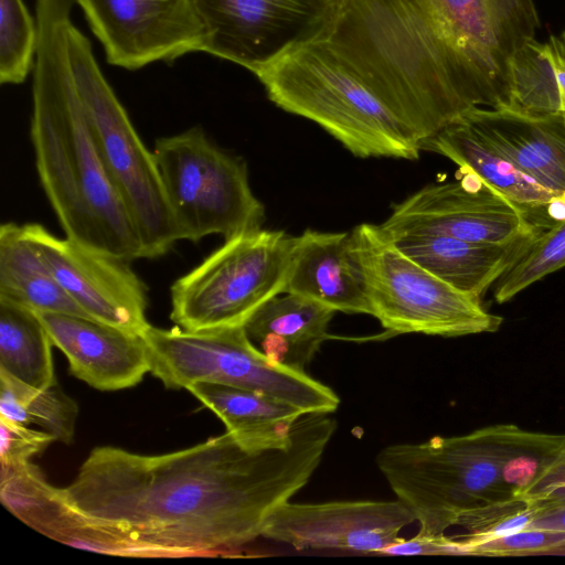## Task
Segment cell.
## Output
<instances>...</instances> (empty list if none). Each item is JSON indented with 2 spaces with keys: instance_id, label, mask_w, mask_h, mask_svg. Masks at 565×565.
Segmentation results:
<instances>
[{
  "instance_id": "15",
  "label": "cell",
  "mask_w": 565,
  "mask_h": 565,
  "mask_svg": "<svg viewBox=\"0 0 565 565\" xmlns=\"http://www.w3.org/2000/svg\"><path fill=\"white\" fill-rule=\"evenodd\" d=\"M416 522L399 500L287 501L269 516L262 537L297 551L339 550L380 554Z\"/></svg>"
},
{
  "instance_id": "16",
  "label": "cell",
  "mask_w": 565,
  "mask_h": 565,
  "mask_svg": "<svg viewBox=\"0 0 565 565\" xmlns=\"http://www.w3.org/2000/svg\"><path fill=\"white\" fill-rule=\"evenodd\" d=\"M0 499L3 507L26 525L73 547L117 556L163 557L160 551L77 512L63 489L50 484L31 461L1 467Z\"/></svg>"
},
{
  "instance_id": "24",
  "label": "cell",
  "mask_w": 565,
  "mask_h": 565,
  "mask_svg": "<svg viewBox=\"0 0 565 565\" xmlns=\"http://www.w3.org/2000/svg\"><path fill=\"white\" fill-rule=\"evenodd\" d=\"M0 298L36 313L87 317L26 238L23 226L13 222L0 226Z\"/></svg>"
},
{
  "instance_id": "32",
  "label": "cell",
  "mask_w": 565,
  "mask_h": 565,
  "mask_svg": "<svg viewBox=\"0 0 565 565\" xmlns=\"http://www.w3.org/2000/svg\"><path fill=\"white\" fill-rule=\"evenodd\" d=\"M385 555H461L459 540L443 535L416 534L411 539H399L384 548Z\"/></svg>"
},
{
  "instance_id": "14",
  "label": "cell",
  "mask_w": 565,
  "mask_h": 565,
  "mask_svg": "<svg viewBox=\"0 0 565 565\" xmlns=\"http://www.w3.org/2000/svg\"><path fill=\"white\" fill-rule=\"evenodd\" d=\"M22 226L62 288L87 317L138 334L148 328V288L130 262L66 236L57 237L39 223Z\"/></svg>"
},
{
  "instance_id": "21",
  "label": "cell",
  "mask_w": 565,
  "mask_h": 565,
  "mask_svg": "<svg viewBox=\"0 0 565 565\" xmlns=\"http://www.w3.org/2000/svg\"><path fill=\"white\" fill-rule=\"evenodd\" d=\"M423 150L448 158L466 174L477 178L543 225L546 224V216H553L554 207H565V199L520 171L461 116L427 140Z\"/></svg>"
},
{
  "instance_id": "4",
  "label": "cell",
  "mask_w": 565,
  "mask_h": 565,
  "mask_svg": "<svg viewBox=\"0 0 565 565\" xmlns=\"http://www.w3.org/2000/svg\"><path fill=\"white\" fill-rule=\"evenodd\" d=\"M253 74L277 107L316 122L353 156L419 158L412 132L321 35L291 45Z\"/></svg>"
},
{
  "instance_id": "8",
  "label": "cell",
  "mask_w": 565,
  "mask_h": 565,
  "mask_svg": "<svg viewBox=\"0 0 565 565\" xmlns=\"http://www.w3.org/2000/svg\"><path fill=\"white\" fill-rule=\"evenodd\" d=\"M153 154L180 241L228 239L262 228L265 206L253 193L245 161L201 127L158 138Z\"/></svg>"
},
{
  "instance_id": "11",
  "label": "cell",
  "mask_w": 565,
  "mask_h": 565,
  "mask_svg": "<svg viewBox=\"0 0 565 565\" xmlns=\"http://www.w3.org/2000/svg\"><path fill=\"white\" fill-rule=\"evenodd\" d=\"M338 0H192L206 31L204 53L254 72L320 34Z\"/></svg>"
},
{
  "instance_id": "30",
  "label": "cell",
  "mask_w": 565,
  "mask_h": 565,
  "mask_svg": "<svg viewBox=\"0 0 565 565\" xmlns=\"http://www.w3.org/2000/svg\"><path fill=\"white\" fill-rule=\"evenodd\" d=\"M55 438L40 429L0 417V460L1 467H13L30 462L43 452Z\"/></svg>"
},
{
  "instance_id": "1",
  "label": "cell",
  "mask_w": 565,
  "mask_h": 565,
  "mask_svg": "<svg viewBox=\"0 0 565 565\" xmlns=\"http://www.w3.org/2000/svg\"><path fill=\"white\" fill-rule=\"evenodd\" d=\"M335 430L331 413H312L288 444L264 450L227 431L153 456L97 447L63 493L87 519L164 557L215 556L262 536L274 511L309 482Z\"/></svg>"
},
{
  "instance_id": "12",
  "label": "cell",
  "mask_w": 565,
  "mask_h": 565,
  "mask_svg": "<svg viewBox=\"0 0 565 565\" xmlns=\"http://www.w3.org/2000/svg\"><path fill=\"white\" fill-rule=\"evenodd\" d=\"M470 175V174H469ZM426 185L393 206L387 235L429 233L477 243H508L544 228L532 214L477 178Z\"/></svg>"
},
{
  "instance_id": "17",
  "label": "cell",
  "mask_w": 565,
  "mask_h": 565,
  "mask_svg": "<svg viewBox=\"0 0 565 565\" xmlns=\"http://www.w3.org/2000/svg\"><path fill=\"white\" fill-rule=\"evenodd\" d=\"M70 372L99 391H118L140 383L150 372L141 334L70 313H38Z\"/></svg>"
},
{
  "instance_id": "10",
  "label": "cell",
  "mask_w": 565,
  "mask_h": 565,
  "mask_svg": "<svg viewBox=\"0 0 565 565\" xmlns=\"http://www.w3.org/2000/svg\"><path fill=\"white\" fill-rule=\"evenodd\" d=\"M351 235L371 316L391 334L461 337L494 332L502 324V317L488 312L480 299L455 289L402 253L380 225L359 224Z\"/></svg>"
},
{
  "instance_id": "25",
  "label": "cell",
  "mask_w": 565,
  "mask_h": 565,
  "mask_svg": "<svg viewBox=\"0 0 565 565\" xmlns=\"http://www.w3.org/2000/svg\"><path fill=\"white\" fill-rule=\"evenodd\" d=\"M52 345L36 312L0 298V372L36 388L56 384Z\"/></svg>"
},
{
  "instance_id": "34",
  "label": "cell",
  "mask_w": 565,
  "mask_h": 565,
  "mask_svg": "<svg viewBox=\"0 0 565 565\" xmlns=\"http://www.w3.org/2000/svg\"><path fill=\"white\" fill-rule=\"evenodd\" d=\"M529 529L565 532V505H561L537 516Z\"/></svg>"
},
{
  "instance_id": "9",
  "label": "cell",
  "mask_w": 565,
  "mask_h": 565,
  "mask_svg": "<svg viewBox=\"0 0 565 565\" xmlns=\"http://www.w3.org/2000/svg\"><path fill=\"white\" fill-rule=\"evenodd\" d=\"M296 236L255 230L224 239L170 288L171 320L201 331L245 326L266 301L285 291Z\"/></svg>"
},
{
  "instance_id": "19",
  "label": "cell",
  "mask_w": 565,
  "mask_h": 565,
  "mask_svg": "<svg viewBox=\"0 0 565 565\" xmlns=\"http://www.w3.org/2000/svg\"><path fill=\"white\" fill-rule=\"evenodd\" d=\"M284 294L317 300L335 311L371 316L366 282L351 232L306 230L296 245Z\"/></svg>"
},
{
  "instance_id": "28",
  "label": "cell",
  "mask_w": 565,
  "mask_h": 565,
  "mask_svg": "<svg viewBox=\"0 0 565 565\" xmlns=\"http://www.w3.org/2000/svg\"><path fill=\"white\" fill-rule=\"evenodd\" d=\"M565 266V217L540 231L526 249L495 281L498 303L511 300L519 292L546 275Z\"/></svg>"
},
{
  "instance_id": "3",
  "label": "cell",
  "mask_w": 565,
  "mask_h": 565,
  "mask_svg": "<svg viewBox=\"0 0 565 565\" xmlns=\"http://www.w3.org/2000/svg\"><path fill=\"white\" fill-rule=\"evenodd\" d=\"M74 0H35L30 138L40 183L65 236L132 262L143 247L100 158L68 53Z\"/></svg>"
},
{
  "instance_id": "33",
  "label": "cell",
  "mask_w": 565,
  "mask_h": 565,
  "mask_svg": "<svg viewBox=\"0 0 565 565\" xmlns=\"http://www.w3.org/2000/svg\"><path fill=\"white\" fill-rule=\"evenodd\" d=\"M544 44V51L554 70L561 99V111H565V31L553 35Z\"/></svg>"
},
{
  "instance_id": "35",
  "label": "cell",
  "mask_w": 565,
  "mask_h": 565,
  "mask_svg": "<svg viewBox=\"0 0 565 565\" xmlns=\"http://www.w3.org/2000/svg\"><path fill=\"white\" fill-rule=\"evenodd\" d=\"M564 114V117H565V111H562Z\"/></svg>"
},
{
  "instance_id": "29",
  "label": "cell",
  "mask_w": 565,
  "mask_h": 565,
  "mask_svg": "<svg viewBox=\"0 0 565 565\" xmlns=\"http://www.w3.org/2000/svg\"><path fill=\"white\" fill-rule=\"evenodd\" d=\"M39 43L36 18L23 0H0V83H24L34 66Z\"/></svg>"
},
{
  "instance_id": "6",
  "label": "cell",
  "mask_w": 565,
  "mask_h": 565,
  "mask_svg": "<svg viewBox=\"0 0 565 565\" xmlns=\"http://www.w3.org/2000/svg\"><path fill=\"white\" fill-rule=\"evenodd\" d=\"M150 373L168 388L213 383L255 391L306 414L333 413L339 396L307 373L271 362L248 338L244 326L189 331L148 326L141 333Z\"/></svg>"
},
{
  "instance_id": "7",
  "label": "cell",
  "mask_w": 565,
  "mask_h": 565,
  "mask_svg": "<svg viewBox=\"0 0 565 565\" xmlns=\"http://www.w3.org/2000/svg\"><path fill=\"white\" fill-rule=\"evenodd\" d=\"M68 53L95 143L135 224L145 258L160 257L180 238L153 151L137 134L89 40L74 23L68 31Z\"/></svg>"
},
{
  "instance_id": "13",
  "label": "cell",
  "mask_w": 565,
  "mask_h": 565,
  "mask_svg": "<svg viewBox=\"0 0 565 565\" xmlns=\"http://www.w3.org/2000/svg\"><path fill=\"white\" fill-rule=\"evenodd\" d=\"M107 63L137 71L203 52L206 31L192 0H74Z\"/></svg>"
},
{
  "instance_id": "23",
  "label": "cell",
  "mask_w": 565,
  "mask_h": 565,
  "mask_svg": "<svg viewBox=\"0 0 565 565\" xmlns=\"http://www.w3.org/2000/svg\"><path fill=\"white\" fill-rule=\"evenodd\" d=\"M188 390L212 411L243 447L264 450L288 444L301 409L275 397L250 390L194 383Z\"/></svg>"
},
{
  "instance_id": "20",
  "label": "cell",
  "mask_w": 565,
  "mask_h": 565,
  "mask_svg": "<svg viewBox=\"0 0 565 565\" xmlns=\"http://www.w3.org/2000/svg\"><path fill=\"white\" fill-rule=\"evenodd\" d=\"M537 233L499 244L429 233L385 234L426 270L455 289L480 299L518 260Z\"/></svg>"
},
{
  "instance_id": "31",
  "label": "cell",
  "mask_w": 565,
  "mask_h": 565,
  "mask_svg": "<svg viewBox=\"0 0 565 565\" xmlns=\"http://www.w3.org/2000/svg\"><path fill=\"white\" fill-rule=\"evenodd\" d=\"M565 545V532L525 529L472 547L473 555H525Z\"/></svg>"
},
{
  "instance_id": "5",
  "label": "cell",
  "mask_w": 565,
  "mask_h": 565,
  "mask_svg": "<svg viewBox=\"0 0 565 565\" xmlns=\"http://www.w3.org/2000/svg\"><path fill=\"white\" fill-rule=\"evenodd\" d=\"M534 435L500 427L497 441L491 429L457 437L435 436L416 444L384 447L376 466L396 499L403 502L419 524L418 534L443 535L458 519L473 509L516 500L510 487L508 460Z\"/></svg>"
},
{
  "instance_id": "26",
  "label": "cell",
  "mask_w": 565,
  "mask_h": 565,
  "mask_svg": "<svg viewBox=\"0 0 565 565\" xmlns=\"http://www.w3.org/2000/svg\"><path fill=\"white\" fill-rule=\"evenodd\" d=\"M77 416L76 402L57 383L36 388L0 372V417L25 426L35 425L56 441L71 444Z\"/></svg>"
},
{
  "instance_id": "27",
  "label": "cell",
  "mask_w": 565,
  "mask_h": 565,
  "mask_svg": "<svg viewBox=\"0 0 565 565\" xmlns=\"http://www.w3.org/2000/svg\"><path fill=\"white\" fill-rule=\"evenodd\" d=\"M504 108L532 115L561 111L554 70L544 44L535 39L527 42L514 57L510 99Z\"/></svg>"
},
{
  "instance_id": "22",
  "label": "cell",
  "mask_w": 565,
  "mask_h": 565,
  "mask_svg": "<svg viewBox=\"0 0 565 565\" xmlns=\"http://www.w3.org/2000/svg\"><path fill=\"white\" fill-rule=\"evenodd\" d=\"M337 311L295 294L275 296L262 305L244 328L254 344L275 364L306 373Z\"/></svg>"
},
{
  "instance_id": "2",
  "label": "cell",
  "mask_w": 565,
  "mask_h": 565,
  "mask_svg": "<svg viewBox=\"0 0 565 565\" xmlns=\"http://www.w3.org/2000/svg\"><path fill=\"white\" fill-rule=\"evenodd\" d=\"M533 0H338L319 34L424 143L466 111L509 104Z\"/></svg>"
},
{
  "instance_id": "18",
  "label": "cell",
  "mask_w": 565,
  "mask_h": 565,
  "mask_svg": "<svg viewBox=\"0 0 565 565\" xmlns=\"http://www.w3.org/2000/svg\"><path fill=\"white\" fill-rule=\"evenodd\" d=\"M461 117L520 171L565 199V117L472 108Z\"/></svg>"
}]
</instances>
